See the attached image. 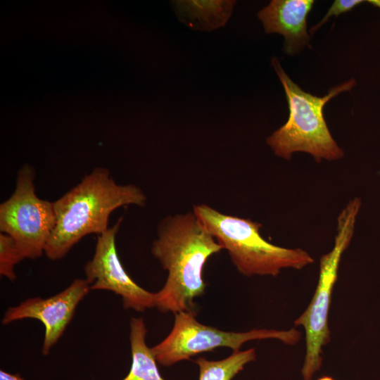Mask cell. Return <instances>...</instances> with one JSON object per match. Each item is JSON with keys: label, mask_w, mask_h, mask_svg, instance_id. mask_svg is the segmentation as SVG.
<instances>
[{"label": "cell", "mask_w": 380, "mask_h": 380, "mask_svg": "<svg viewBox=\"0 0 380 380\" xmlns=\"http://www.w3.org/2000/svg\"><path fill=\"white\" fill-rule=\"evenodd\" d=\"M222 249L194 212L164 218L151 248L168 273L163 287L156 293V307L175 314L193 312L194 299L205 291L204 265Z\"/></svg>", "instance_id": "obj_1"}, {"label": "cell", "mask_w": 380, "mask_h": 380, "mask_svg": "<svg viewBox=\"0 0 380 380\" xmlns=\"http://www.w3.org/2000/svg\"><path fill=\"white\" fill-rule=\"evenodd\" d=\"M146 201L140 188L118 184L108 169L96 167L53 202L56 222L44 253L50 260L61 259L84 236L106 232L113 210L128 205L144 206Z\"/></svg>", "instance_id": "obj_2"}, {"label": "cell", "mask_w": 380, "mask_h": 380, "mask_svg": "<svg viewBox=\"0 0 380 380\" xmlns=\"http://www.w3.org/2000/svg\"><path fill=\"white\" fill-rule=\"evenodd\" d=\"M271 65L282 84L289 108L287 121L266 139L274 155L290 160L295 153L302 152L310 155L317 163L343 158L344 151L332 137L323 109L332 98L351 91L356 85L355 80L350 78L318 96L295 83L277 57H272Z\"/></svg>", "instance_id": "obj_3"}, {"label": "cell", "mask_w": 380, "mask_h": 380, "mask_svg": "<svg viewBox=\"0 0 380 380\" xmlns=\"http://www.w3.org/2000/svg\"><path fill=\"white\" fill-rule=\"evenodd\" d=\"M193 212L245 276L276 277L283 269L301 270L314 262L302 248L281 247L266 241L260 233L259 222L222 214L204 204L195 205Z\"/></svg>", "instance_id": "obj_4"}, {"label": "cell", "mask_w": 380, "mask_h": 380, "mask_svg": "<svg viewBox=\"0 0 380 380\" xmlns=\"http://www.w3.org/2000/svg\"><path fill=\"white\" fill-rule=\"evenodd\" d=\"M362 205L358 197L350 200L337 218L332 249L319 260L318 283L306 310L294 321L305 331L306 353L302 368L303 380H312L322 364V348L330 341L328 316L331 296L338 278L341 257L353 239L357 217Z\"/></svg>", "instance_id": "obj_5"}, {"label": "cell", "mask_w": 380, "mask_h": 380, "mask_svg": "<svg viewBox=\"0 0 380 380\" xmlns=\"http://www.w3.org/2000/svg\"><path fill=\"white\" fill-rule=\"evenodd\" d=\"M175 315L170 333L151 348L156 361L166 367L219 347L230 348L235 351L248 341L265 338L278 339L286 344L293 345L301 337L300 332L294 328L287 331L259 329L246 332L225 331L199 323L192 312Z\"/></svg>", "instance_id": "obj_6"}, {"label": "cell", "mask_w": 380, "mask_h": 380, "mask_svg": "<svg viewBox=\"0 0 380 380\" xmlns=\"http://www.w3.org/2000/svg\"><path fill=\"white\" fill-rule=\"evenodd\" d=\"M35 171L28 164L18 172L11 196L0 205V231L11 236L25 258H39L55 227L53 202L39 198L34 180Z\"/></svg>", "instance_id": "obj_7"}, {"label": "cell", "mask_w": 380, "mask_h": 380, "mask_svg": "<svg viewBox=\"0 0 380 380\" xmlns=\"http://www.w3.org/2000/svg\"><path fill=\"white\" fill-rule=\"evenodd\" d=\"M122 218L98 235L92 259L84 266L90 290H108L120 296L123 306L137 311L156 307V293L149 292L129 276L118 255L115 236Z\"/></svg>", "instance_id": "obj_8"}, {"label": "cell", "mask_w": 380, "mask_h": 380, "mask_svg": "<svg viewBox=\"0 0 380 380\" xmlns=\"http://www.w3.org/2000/svg\"><path fill=\"white\" fill-rule=\"evenodd\" d=\"M90 290L86 279H77L61 292L46 298L39 297L25 300L4 313L2 324L32 318L44 326L43 355L49 354L71 321L76 307Z\"/></svg>", "instance_id": "obj_9"}, {"label": "cell", "mask_w": 380, "mask_h": 380, "mask_svg": "<svg viewBox=\"0 0 380 380\" xmlns=\"http://www.w3.org/2000/svg\"><path fill=\"white\" fill-rule=\"evenodd\" d=\"M314 4L313 0H272L258 13L267 34L284 37L285 54L298 55L310 45L307 18Z\"/></svg>", "instance_id": "obj_10"}, {"label": "cell", "mask_w": 380, "mask_h": 380, "mask_svg": "<svg viewBox=\"0 0 380 380\" xmlns=\"http://www.w3.org/2000/svg\"><path fill=\"white\" fill-rule=\"evenodd\" d=\"M179 19L194 30L210 31L224 26L235 1H173Z\"/></svg>", "instance_id": "obj_11"}, {"label": "cell", "mask_w": 380, "mask_h": 380, "mask_svg": "<svg viewBox=\"0 0 380 380\" xmlns=\"http://www.w3.org/2000/svg\"><path fill=\"white\" fill-rule=\"evenodd\" d=\"M146 332L142 318L131 319L132 365L128 374L122 380H165L159 373L151 348L146 343Z\"/></svg>", "instance_id": "obj_12"}, {"label": "cell", "mask_w": 380, "mask_h": 380, "mask_svg": "<svg viewBox=\"0 0 380 380\" xmlns=\"http://www.w3.org/2000/svg\"><path fill=\"white\" fill-rule=\"evenodd\" d=\"M255 359V350L233 351L229 357L220 360L198 358L195 362L199 367L198 380H232L244 366Z\"/></svg>", "instance_id": "obj_13"}, {"label": "cell", "mask_w": 380, "mask_h": 380, "mask_svg": "<svg viewBox=\"0 0 380 380\" xmlns=\"http://www.w3.org/2000/svg\"><path fill=\"white\" fill-rule=\"evenodd\" d=\"M25 259L15 240L8 234H0V274L11 281L16 278L15 266Z\"/></svg>", "instance_id": "obj_14"}, {"label": "cell", "mask_w": 380, "mask_h": 380, "mask_svg": "<svg viewBox=\"0 0 380 380\" xmlns=\"http://www.w3.org/2000/svg\"><path fill=\"white\" fill-rule=\"evenodd\" d=\"M365 2L362 0H335L329 8L323 18L309 30L310 34H314L322 27L331 17H338L341 14L347 13L355 7Z\"/></svg>", "instance_id": "obj_15"}, {"label": "cell", "mask_w": 380, "mask_h": 380, "mask_svg": "<svg viewBox=\"0 0 380 380\" xmlns=\"http://www.w3.org/2000/svg\"><path fill=\"white\" fill-rule=\"evenodd\" d=\"M0 380H24L18 374H13L4 370L0 371Z\"/></svg>", "instance_id": "obj_16"}, {"label": "cell", "mask_w": 380, "mask_h": 380, "mask_svg": "<svg viewBox=\"0 0 380 380\" xmlns=\"http://www.w3.org/2000/svg\"><path fill=\"white\" fill-rule=\"evenodd\" d=\"M365 2L380 9V0H368Z\"/></svg>", "instance_id": "obj_17"}, {"label": "cell", "mask_w": 380, "mask_h": 380, "mask_svg": "<svg viewBox=\"0 0 380 380\" xmlns=\"http://www.w3.org/2000/svg\"><path fill=\"white\" fill-rule=\"evenodd\" d=\"M317 380H335L331 376H324L321 378H319V379Z\"/></svg>", "instance_id": "obj_18"}]
</instances>
